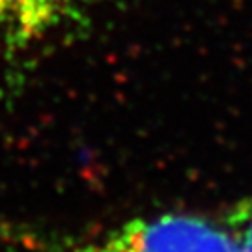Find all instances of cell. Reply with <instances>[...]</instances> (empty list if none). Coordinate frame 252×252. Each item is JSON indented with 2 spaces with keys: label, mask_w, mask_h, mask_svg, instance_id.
<instances>
[{
  "label": "cell",
  "mask_w": 252,
  "mask_h": 252,
  "mask_svg": "<svg viewBox=\"0 0 252 252\" xmlns=\"http://www.w3.org/2000/svg\"><path fill=\"white\" fill-rule=\"evenodd\" d=\"M75 252H239L226 226L189 213L138 217Z\"/></svg>",
  "instance_id": "obj_1"
},
{
  "label": "cell",
  "mask_w": 252,
  "mask_h": 252,
  "mask_svg": "<svg viewBox=\"0 0 252 252\" xmlns=\"http://www.w3.org/2000/svg\"><path fill=\"white\" fill-rule=\"evenodd\" d=\"M88 0H0V41L28 47L73 19Z\"/></svg>",
  "instance_id": "obj_2"
},
{
  "label": "cell",
  "mask_w": 252,
  "mask_h": 252,
  "mask_svg": "<svg viewBox=\"0 0 252 252\" xmlns=\"http://www.w3.org/2000/svg\"><path fill=\"white\" fill-rule=\"evenodd\" d=\"M224 226L232 235L237 251L252 252V198L237 207Z\"/></svg>",
  "instance_id": "obj_3"
}]
</instances>
